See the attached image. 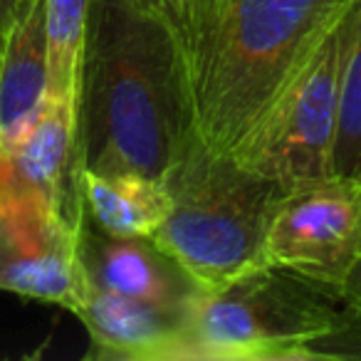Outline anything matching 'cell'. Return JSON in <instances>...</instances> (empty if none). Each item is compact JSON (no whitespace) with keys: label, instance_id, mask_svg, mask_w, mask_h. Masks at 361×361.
I'll list each match as a JSON object with an SVG mask.
<instances>
[{"label":"cell","instance_id":"cell-1","mask_svg":"<svg viewBox=\"0 0 361 361\" xmlns=\"http://www.w3.org/2000/svg\"><path fill=\"white\" fill-rule=\"evenodd\" d=\"M193 134L173 23L134 0H92L80 92L82 169L164 180Z\"/></svg>","mask_w":361,"mask_h":361},{"label":"cell","instance_id":"cell-2","mask_svg":"<svg viewBox=\"0 0 361 361\" xmlns=\"http://www.w3.org/2000/svg\"><path fill=\"white\" fill-rule=\"evenodd\" d=\"M349 0H228L186 52L193 134L231 154Z\"/></svg>","mask_w":361,"mask_h":361},{"label":"cell","instance_id":"cell-3","mask_svg":"<svg viewBox=\"0 0 361 361\" xmlns=\"http://www.w3.org/2000/svg\"><path fill=\"white\" fill-rule=\"evenodd\" d=\"M341 297L275 267H260L191 300L178 361L344 359L356 324Z\"/></svg>","mask_w":361,"mask_h":361},{"label":"cell","instance_id":"cell-4","mask_svg":"<svg viewBox=\"0 0 361 361\" xmlns=\"http://www.w3.org/2000/svg\"><path fill=\"white\" fill-rule=\"evenodd\" d=\"M164 183L171 206L151 240L198 290H223L265 267L262 243L285 186L211 151L196 134Z\"/></svg>","mask_w":361,"mask_h":361},{"label":"cell","instance_id":"cell-5","mask_svg":"<svg viewBox=\"0 0 361 361\" xmlns=\"http://www.w3.org/2000/svg\"><path fill=\"white\" fill-rule=\"evenodd\" d=\"M354 16L356 0H349L231 151L238 164L285 188L331 176L341 75L354 32Z\"/></svg>","mask_w":361,"mask_h":361},{"label":"cell","instance_id":"cell-6","mask_svg":"<svg viewBox=\"0 0 361 361\" xmlns=\"http://www.w3.org/2000/svg\"><path fill=\"white\" fill-rule=\"evenodd\" d=\"M262 265L344 300L361 270V178L331 173L285 188L267 223Z\"/></svg>","mask_w":361,"mask_h":361},{"label":"cell","instance_id":"cell-7","mask_svg":"<svg viewBox=\"0 0 361 361\" xmlns=\"http://www.w3.org/2000/svg\"><path fill=\"white\" fill-rule=\"evenodd\" d=\"M80 228L13 188L0 208V290L75 312L90 292Z\"/></svg>","mask_w":361,"mask_h":361},{"label":"cell","instance_id":"cell-8","mask_svg":"<svg viewBox=\"0 0 361 361\" xmlns=\"http://www.w3.org/2000/svg\"><path fill=\"white\" fill-rule=\"evenodd\" d=\"M13 188L30 193L55 216L82 226L80 104L45 97L32 126L11 146Z\"/></svg>","mask_w":361,"mask_h":361},{"label":"cell","instance_id":"cell-9","mask_svg":"<svg viewBox=\"0 0 361 361\" xmlns=\"http://www.w3.org/2000/svg\"><path fill=\"white\" fill-rule=\"evenodd\" d=\"M188 305H149L90 285L72 314L90 334L87 359L178 361Z\"/></svg>","mask_w":361,"mask_h":361},{"label":"cell","instance_id":"cell-10","mask_svg":"<svg viewBox=\"0 0 361 361\" xmlns=\"http://www.w3.org/2000/svg\"><path fill=\"white\" fill-rule=\"evenodd\" d=\"M80 257L90 285L149 305H188L198 287L151 238H119L90 221L80 228Z\"/></svg>","mask_w":361,"mask_h":361},{"label":"cell","instance_id":"cell-11","mask_svg":"<svg viewBox=\"0 0 361 361\" xmlns=\"http://www.w3.org/2000/svg\"><path fill=\"white\" fill-rule=\"evenodd\" d=\"M47 97L45 0H25L0 42V144L11 149Z\"/></svg>","mask_w":361,"mask_h":361},{"label":"cell","instance_id":"cell-12","mask_svg":"<svg viewBox=\"0 0 361 361\" xmlns=\"http://www.w3.org/2000/svg\"><path fill=\"white\" fill-rule=\"evenodd\" d=\"M80 193L87 221L102 233L119 238H151L171 206L164 180L141 173H97L82 169Z\"/></svg>","mask_w":361,"mask_h":361},{"label":"cell","instance_id":"cell-13","mask_svg":"<svg viewBox=\"0 0 361 361\" xmlns=\"http://www.w3.org/2000/svg\"><path fill=\"white\" fill-rule=\"evenodd\" d=\"M92 0H45L47 97L80 104Z\"/></svg>","mask_w":361,"mask_h":361},{"label":"cell","instance_id":"cell-14","mask_svg":"<svg viewBox=\"0 0 361 361\" xmlns=\"http://www.w3.org/2000/svg\"><path fill=\"white\" fill-rule=\"evenodd\" d=\"M331 173L361 178V0H356L354 32L341 75L339 124H336Z\"/></svg>","mask_w":361,"mask_h":361},{"label":"cell","instance_id":"cell-15","mask_svg":"<svg viewBox=\"0 0 361 361\" xmlns=\"http://www.w3.org/2000/svg\"><path fill=\"white\" fill-rule=\"evenodd\" d=\"M228 6V0H178V32L183 57L206 35Z\"/></svg>","mask_w":361,"mask_h":361},{"label":"cell","instance_id":"cell-16","mask_svg":"<svg viewBox=\"0 0 361 361\" xmlns=\"http://www.w3.org/2000/svg\"><path fill=\"white\" fill-rule=\"evenodd\" d=\"M11 191H13V159H11V151L0 144V208L8 201Z\"/></svg>","mask_w":361,"mask_h":361},{"label":"cell","instance_id":"cell-17","mask_svg":"<svg viewBox=\"0 0 361 361\" xmlns=\"http://www.w3.org/2000/svg\"><path fill=\"white\" fill-rule=\"evenodd\" d=\"M134 3H139L146 11H154V13H159V16H164L166 20L173 23V27L178 30V0H134ZM178 37H180V32H178Z\"/></svg>","mask_w":361,"mask_h":361},{"label":"cell","instance_id":"cell-18","mask_svg":"<svg viewBox=\"0 0 361 361\" xmlns=\"http://www.w3.org/2000/svg\"><path fill=\"white\" fill-rule=\"evenodd\" d=\"M23 3H25V0H0V42H3L6 32L11 30L13 20H16L18 13H20Z\"/></svg>","mask_w":361,"mask_h":361},{"label":"cell","instance_id":"cell-19","mask_svg":"<svg viewBox=\"0 0 361 361\" xmlns=\"http://www.w3.org/2000/svg\"><path fill=\"white\" fill-rule=\"evenodd\" d=\"M344 302L351 307V310L361 314V270H359V275H356V280L351 282V287H349V292H346Z\"/></svg>","mask_w":361,"mask_h":361}]
</instances>
